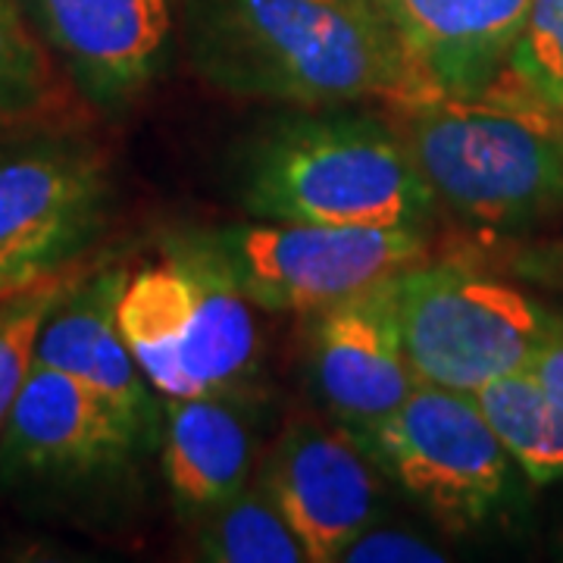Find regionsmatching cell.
Masks as SVG:
<instances>
[{
    "label": "cell",
    "instance_id": "15",
    "mask_svg": "<svg viewBox=\"0 0 563 563\" xmlns=\"http://www.w3.org/2000/svg\"><path fill=\"white\" fill-rule=\"evenodd\" d=\"M251 429L225 395L166 398L163 476L188 517L217 510L247 483Z\"/></svg>",
    "mask_w": 563,
    "mask_h": 563
},
{
    "label": "cell",
    "instance_id": "13",
    "mask_svg": "<svg viewBox=\"0 0 563 563\" xmlns=\"http://www.w3.org/2000/svg\"><path fill=\"white\" fill-rule=\"evenodd\" d=\"M141 435L79 379L32 363L3 422V454L22 470L91 473L122 463Z\"/></svg>",
    "mask_w": 563,
    "mask_h": 563
},
{
    "label": "cell",
    "instance_id": "11",
    "mask_svg": "<svg viewBox=\"0 0 563 563\" xmlns=\"http://www.w3.org/2000/svg\"><path fill=\"white\" fill-rule=\"evenodd\" d=\"M532 0H388L385 16L417 85V103L470 98L507 66Z\"/></svg>",
    "mask_w": 563,
    "mask_h": 563
},
{
    "label": "cell",
    "instance_id": "3",
    "mask_svg": "<svg viewBox=\"0 0 563 563\" xmlns=\"http://www.w3.org/2000/svg\"><path fill=\"white\" fill-rule=\"evenodd\" d=\"M432 203L407 141L366 117L285 122L244 176V207L263 220L420 229Z\"/></svg>",
    "mask_w": 563,
    "mask_h": 563
},
{
    "label": "cell",
    "instance_id": "5",
    "mask_svg": "<svg viewBox=\"0 0 563 563\" xmlns=\"http://www.w3.org/2000/svg\"><path fill=\"white\" fill-rule=\"evenodd\" d=\"M398 322L417 379L454 391L529 369L558 317L523 288L457 261L398 273Z\"/></svg>",
    "mask_w": 563,
    "mask_h": 563
},
{
    "label": "cell",
    "instance_id": "16",
    "mask_svg": "<svg viewBox=\"0 0 563 563\" xmlns=\"http://www.w3.org/2000/svg\"><path fill=\"white\" fill-rule=\"evenodd\" d=\"M473 398L529 483L563 479V404L551 398L529 369L485 383Z\"/></svg>",
    "mask_w": 563,
    "mask_h": 563
},
{
    "label": "cell",
    "instance_id": "17",
    "mask_svg": "<svg viewBox=\"0 0 563 563\" xmlns=\"http://www.w3.org/2000/svg\"><path fill=\"white\" fill-rule=\"evenodd\" d=\"M22 10V0H0V132L66 107V85Z\"/></svg>",
    "mask_w": 563,
    "mask_h": 563
},
{
    "label": "cell",
    "instance_id": "22",
    "mask_svg": "<svg viewBox=\"0 0 563 563\" xmlns=\"http://www.w3.org/2000/svg\"><path fill=\"white\" fill-rule=\"evenodd\" d=\"M529 373L536 376V383L542 385L551 398H558L563 404V320L539 344L536 357L529 363Z\"/></svg>",
    "mask_w": 563,
    "mask_h": 563
},
{
    "label": "cell",
    "instance_id": "7",
    "mask_svg": "<svg viewBox=\"0 0 563 563\" xmlns=\"http://www.w3.org/2000/svg\"><path fill=\"white\" fill-rule=\"evenodd\" d=\"M251 303L266 310L322 313L422 257L410 225H325L269 220L217 239Z\"/></svg>",
    "mask_w": 563,
    "mask_h": 563
},
{
    "label": "cell",
    "instance_id": "12",
    "mask_svg": "<svg viewBox=\"0 0 563 563\" xmlns=\"http://www.w3.org/2000/svg\"><path fill=\"white\" fill-rule=\"evenodd\" d=\"M91 101L120 107L157 76L169 0H22Z\"/></svg>",
    "mask_w": 563,
    "mask_h": 563
},
{
    "label": "cell",
    "instance_id": "8",
    "mask_svg": "<svg viewBox=\"0 0 563 563\" xmlns=\"http://www.w3.org/2000/svg\"><path fill=\"white\" fill-rule=\"evenodd\" d=\"M98 157L44 144L0 157V298L60 273L101 217Z\"/></svg>",
    "mask_w": 563,
    "mask_h": 563
},
{
    "label": "cell",
    "instance_id": "9",
    "mask_svg": "<svg viewBox=\"0 0 563 563\" xmlns=\"http://www.w3.org/2000/svg\"><path fill=\"white\" fill-rule=\"evenodd\" d=\"M313 376L332 417L369 442L417 388L398 322V276L322 310L313 332Z\"/></svg>",
    "mask_w": 563,
    "mask_h": 563
},
{
    "label": "cell",
    "instance_id": "4",
    "mask_svg": "<svg viewBox=\"0 0 563 563\" xmlns=\"http://www.w3.org/2000/svg\"><path fill=\"white\" fill-rule=\"evenodd\" d=\"M122 339L163 398L229 395L261 354L251 301L217 242H185L125 276Z\"/></svg>",
    "mask_w": 563,
    "mask_h": 563
},
{
    "label": "cell",
    "instance_id": "2",
    "mask_svg": "<svg viewBox=\"0 0 563 563\" xmlns=\"http://www.w3.org/2000/svg\"><path fill=\"white\" fill-rule=\"evenodd\" d=\"M407 147L435 201L488 225L563 201V113L495 81L470 98L404 107Z\"/></svg>",
    "mask_w": 563,
    "mask_h": 563
},
{
    "label": "cell",
    "instance_id": "20",
    "mask_svg": "<svg viewBox=\"0 0 563 563\" xmlns=\"http://www.w3.org/2000/svg\"><path fill=\"white\" fill-rule=\"evenodd\" d=\"M73 282L63 273H54L47 279L35 282L32 288L0 298V429L10 417V407L35 363L41 325Z\"/></svg>",
    "mask_w": 563,
    "mask_h": 563
},
{
    "label": "cell",
    "instance_id": "19",
    "mask_svg": "<svg viewBox=\"0 0 563 563\" xmlns=\"http://www.w3.org/2000/svg\"><path fill=\"white\" fill-rule=\"evenodd\" d=\"M532 101L563 113V0H532L498 76Z\"/></svg>",
    "mask_w": 563,
    "mask_h": 563
},
{
    "label": "cell",
    "instance_id": "14",
    "mask_svg": "<svg viewBox=\"0 0 563 563\" xmlns=\"http://www.w3.org/2000/svg\"><path fill=\"white\" fill-rule=\"evenodd\" d=\"M125 276V269H103L73 282L41 325L35 363L54 366L98 391L144 439L154 426V385L141 373L117 320Z\"/></svg>",
    "mask_w": 563,
    "mask_h": 563
},
{
    "label": "cell",
    "instance_id": "10",
    "mask_svg": "<svg viewBox=\"0 0 563 563\" xmlns=\"http://www.w3.org/2000/svg\"><path fill=\"white\" fill-rule=\"evenodd\" d=\"M263 488L303 544L307 563L342 561L383 507L373 454L344 426H295L266 466Z\"/></svg>",
    "mask_w": 563,
    "mask_h": 563
},
{
    "label": "cell",
    "instance_id": "6",
    "mask_svg": "<svg viewBox=\"0 0 563 563\" xmlns=\"http://www.w3.org/2000/svg\"><path fill=\"white\" fill-rule=\"evenodd\" d=\"M366 451L448 529L488 520L514 483L510 454L473 395L417 383Z\"/></svg>",
    "mask_w": 563,
    "mask_h": 563
},
{
    "label": "cell",
    "instance_id": "1",
    "mask_svg": "<svg viewBox=\"0 0 563 563\" xmlns=\"http://www.w3.org/2000/svg\"><path fill=\"white\" fill-rule=\"evenodd\" d=\"M203 73L273 101L417 103L398 35L366 0H222L203 41Z\"/></svg>",
    "mask_w": 563,
    "mask_h": 563
},
{
    "label": "cell",
    "instance_id": "21",
    "mask_svg": "<svg viewBox=\"0 0 563 563\" xmlns=\"http://www.w3.org/2000/svg\"><path fill=\"white\" fill-rule=\"evenodd\" d=\"M342 561L347 563H442L444 554L417 536L401 529H363L354 542L344 548Z\"/></svg>",
    "mask_w": 563,
    "mask_h": 563
},
{
    "label": "cell",
    "instance_id": "23",
    "mask_svg": "<svg viewBox=\"0 0 563 563\" xmlns=\"http://www.w3.org/2000/svg\"><path fill=\"white\" fill-rule=\"evenodd\" d=\"M366 3H373L376 10H383V13H385V3H388V0H366Z\"/></svg>",
    "mask_w": 563,
    "mask_h": 563
},
{
    "label": "cell",
    "instance_id": "18",
    "mask_svg": "<svg viewBox=\"0 0 563 563\" xmlns=\"http://www.w3.org/2000/svg\"><path fill=\"white\" fill-rule=\"evenodd\" d=\"M198 551L213 563H307L303 544L266 488H247L201 517Z\"/></svg>",
    "mask_w": 563,
    "mask_h": 563
}]
</instances>
